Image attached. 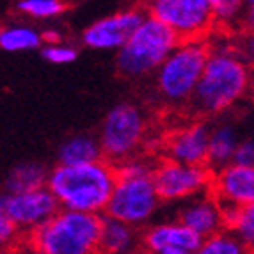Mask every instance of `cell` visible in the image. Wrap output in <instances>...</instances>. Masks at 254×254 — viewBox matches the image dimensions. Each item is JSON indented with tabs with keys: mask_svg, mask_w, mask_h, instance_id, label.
<instances>
[{
	"mask_svg": "<svg viewBox=\"0 0 254 254\" xmlns=\"http://www.w3.org/2000/svg\"><path fill=\"white\" fill-rule=\"evenodd\" d=\"M146 135V119L137 107L121 103L107 114L100 130L103 157L112 164L133 157Z\"/></svg>",
	"mask_w": 254,
	"mask_h": 254,
	"instance_id": "cell-7",
	"label": "cell"
},
{
	"mask_svg": "<svg viewBox=\"0 0 254 254\" xmlns=\"http://www.w3.org/2000/svg\"><path fill=\"white\" fill-rule=\"evenodd\" d=\"M116 173L118 176H144V174L153 173V165L146 158H139L133 155L116 164Z\"/></svg>",
	"mask_w": 254,
	"mask_h": 254,
	"instance_id": "cell-26",
	"label": "cell"
},
{
	"mask_svg": "<svg viewBox=\"0 0 254 254\" xmlns=\"http://www.w3.org/2000/svg\"><path fill=\"white\" fill-rule=\"evenodd\" d=\"M233 50L237 52L249 66H254V34L253 32H247V34L244 36V39L240 41V45L235 47Z\"/></svg>",
	"mask_w": 254,
	"mask_h": 254,
	"instance_id": "cell-29",
	"label": "cell"
},
{
	"mask_svg": "<svg viewBox=\"0 0 254 254\" xmlns=\"http://www.w3.org/2000/svg\"><path fill=\"white\" fill-rule=\"evenodd\" d=\"M233 164L238 165H254V139L238 140L233 155Z\"/></svg>",
	"mask_w": 254,
	"mask_h": 254,
	"instance_id": "cell-27",
	"label": "cell"
},
{
	"mask_svg": "<svg viewBox=\"0 0 254 254\" xmlns=\"http://www.w3.org/2000/svg\"><path fill=\"white\" fill-rule=\"evenodd\" d=\"M151 176L162 201H182L204 194L213 180L212 169L206 164L192 165L173 158L153 165Z\"/></svg>",
	"mask_w": 254,
	"mask_h": 254,
	"instance_id": "cell-8",
	"label": "cell"
},
{
	"mask_svg": "<svg viewBox=\"0 0 254 254\" xmlns=\"http://www.w3.org/2000/svg\"><path fill=\"white\" fill-rule=\"evenodd\" d=\"M100 213L59 208L29 233V247L43 254H91L100 251Z\"/></svg>",
	"mask_w": 254,
	"mask_h": 254,
	"instance_id": "cell-3",
	"label": "cell"
},
{
	"mask_svg": "<svg viewBox=\"0 0 254 254\" xmlns=\"http://www.w3.org/2000/svg\"><path fill=\"white\" fill-rule=\"evenodd\" d=\"M213 20L220 25H233L246 11L244 0H210Z\"/></svg>",
	"mask_w": 254,
	"mask_h": 254,
	"instance_id": "cell-24",
	"label": "cell"
},
{
	"mask_svg": "<svg viewBox=\"0 0 254 254\" xmlns=\"http://www.w3.org/2000/svg\"><path fill=\"white\" fill-rule=\"evenodd\" d=\"M144 16L146 14L137 9H128L96 20L84 30L82 41L93 50H119Z\"/></svg>",
	"mask_w": 254,
	"mask_h": 254,
	"instance_id": "cell-11",
	"label": "cell"
},
{
	"mask_svg": "<svg viewBox=\"0 0 254 254\" xmlns=\"http://www.w3.org/2000/svg\"><path fill=\"white\" fill-rule=\"evenodd\" d=\"M48 173L50 171L39 162H21L7 174L5 189L7 192H25L45 187L48 182Z\"/></svg>",
	"mask_w": 254,
	"mask_h": 254,
	"instance_id": "cell-19",
	"label": "cell"
},
{
	"mask_svg": "<svg viewBox=\"0 0 254 254\" xmlns=\"http://www.w3.org/2000/svg\"><path fill=\"white\" fill-rule=\"evenodd\" d=\"M160 201L151 174L118 176L114 190L107 203L105 215L140 228L153 219L160 206Z\"/></svg>",
	"mask_w": 254,
	"mask_h": 254,
	"instance_id": "cell-6",
	"label": "cell"
},
{
	"mask_svg": "<svg viewBox=\"0 0 254 254\" xmlns=\"http://www.w3.org/2000/svg\"><path fill=\"white\" fill-rule=\"evenodd\" d=\"M228 229L242 242L244 249L254 253V203L238 208L237 219Z\"/></svg>",
	"mask_w": 254,
	"mask_h": 254,
	"instance_id": "cell-21",
	"label": "cell"
},
{
	"mask_svg": "<svg viewBox=\"0 0 254 254\" xmlns=\"http://www.w3.org/2000/svg\"><path fill=\"white\" fill-rule=\"evenodd\" d=\"M151 14L162 20L182 39H203L213 20L210 0H162L151 5Z\"/></svg>",
	"mask_w": 254,
	"mask_h": 254,
	"instance_id": "cell-9",
	"label": "cell"
},
{
	"mask_svg": "<svg viewBox=\"0 0 254 254\" xmlns=\"http://www.w3.org/2000/svg\"><path fill=\"white\" fill-rule=\"evenodd\" d=\"M244 5H246V9L254 7V0H244Z\"/></svg>",
	"mask_w": 254,
	"mask_h": 254,
	"instance_id": "cell-34",
	"label": "cell"
},
{
	"mask_svg": "<svg viewBox=\"0 0 254 254\" xmlns=\"http://www.w3.org/2000/svg\"><path fill=\"white\" fill-rule=\"evenodd\" d=\"M178 43L180 38L169 25L155 14H146L128 41L118 50V69L131 78L157 71Z\"/></svg>",
	"mask_w": 254,
	"mask_h": 254,
	"instance_id": "cell-4",
	"label": "cell"
},
{
	"mask_svg": "<svg viewBox=\"0 0 254 254\" xmlns=\"http://www.w3.org/2000/svg\"><path fill=\"white\" fill-rule=\"evenodd\" d=\"M59 203L47 185L25 192H7L5 217L20 231H34L59 210Z\"/></svg>",
	"mask_w": 254,
	"mask_h": 254,
	"instance_id": "cell-10",
	"label": "cell"
},
{
	"mask_svg": "<svg viewBox=\"0 0 254 254\" xmlns=\"http://www.w3.org/2000/svg\"><path fill=\"white\" fill-rule=\"evenodd\" d=\"M242 23H244L246 32H253L254 34V7L246 9V13L242 16Z\"/></svg>",
	"mask_w": 254,
	"mask_h": 254,
	"instance_id": "cell-30",
	"label": "cell"
},
{
	"mask_svg": "<svg viewBox=\"0 0 254 254\" xmlns=\"http://www.w3.org/2000/svg\"><path fill=\"white\" fill-rule=\"evenodd\" d=\"M210 189L219 203L238 206L254 203V165H238L231 162L215 171Z\"/></svg>",
	"mask_w": 254,
	"mask_h": 254,
	"instance_id": "cell-13",
	"label": "cell"
},
{
	"mask_svg": "<svg viewBox=\"0 0 254 254\" xmlns=\"http://www.w3.org/2000/svg\"><path fill=\"white\" fill-rule=\"evenodd\" d=\"M251 66L233 47L215 48L208 54L197 87L190 102L199 114H219L249 93Z\"/></svg>",
	"mask_w": 254,
	"mask_h": 254,
	"instance_id": "cell-2",
	"label": "cell"
},
{
	"mask_svg": "<svg viewBox=\"0 0 254 254\" xmlns=\"http://www.w3.org/2000/svg\"><path fill=\"white\" fill-rule=\"evenodd\" d=\"M103 158L100 140L91 135H75L69 137L59 149V164H87Z\"/></svg>",
	"mask_w": 254,
	"mask_h": 254,
	"instance_id": "cell-18",
	"label": "cell"
},
{
	"mask_svg": "<svg viewBox=\"0 0 254 254\" xmlns=\"http://www.w3.org/2000/svg\"><path fill=\"white\" fill-rule=\"evenodd\" d=\"M140 246V237L135 226L125 220L105 215L100 231V251L109 254L133 253Z\"/></svg>",
	"mask_w": 254,
	"mask_h": 254,
	"instance_id": "cell-16",
	"label": "cell"
},
{
	"mask_svg": "<svg viewBox=\"0 0 254 254\" xmlns=\"http://www.w3.org/2000/svg\"><path fill=\"white\" fill-rule=\"evenodd\" d=\"M41 36H43V43H45V45H48V43H59L61 41V34L55 29L45 30Z\"/></svg>",
	"mask_w": 254,
	"mask_h": 254,
	"instance_id": "cell-31",
	"label": "cell"
},
{
	"mask_svg": "<svg viewBox=\"0 0 254 254\" xmlns=\"http://www.w3.org/2000/svg\"><path fill=\"white\" fill-rule=\"evenodd\" d=\"M116 180V165L100 158L78 165L59 164L48 173L47 187L61 208L102 213L114 190Z\"/></svg>",
	"mask_w": 254,
	"mask_h": 254,
	"instance_id": "cell-1",
	"label": "cell"
},
{
	"mask_svg": "<svg viewBox=\"0 0 254 254\" xmlns=\"http://www.w3.org/2000/svg\"><path fill=\"white\" fill-rule=\"evenodd\" d=\"M144 2H148L149 5H153V4H157V2H162V0H144Z\"/></svg>",
	"mask_w": 254,
	"mask_h": 254,
	"instance_id": "cell-35",
	"label": "cell"
},
{
	"mask_svg": "<svg viewBox=\"0 0 254 254\" xmlns=\"http://www.w3.org/2000/svg\"><path fill=\"white\" fill-rule=\"evenodd\" d=\"M208 139H210V128L206 125H189L169 137L165 144L167 158L192 165L206 164Z\"/></svg>",
	"mask_w": 254,
	"mask_h": 254,
	"instance_id": "cell-14",
	"label": "cell"
},
{
	"mask_svg": "<svg viewBox=\"0 0 254 254\" xmlns=\"http://www.w3.org/2000/svg\"><path fill=\"white\" fill-rule=\"evenodd\" d=\"M199 253L203 254H240L246 253L242 242L235 237L231 231H217V233L210 235L208 238L203 240Z\"/></svg>",
	"mask_w": 254,
	"mask_h": 254,
	"instance_id": "cell-23",
	"label": "cell"
},
{
	"mask_svg": "<svg viewBox=\"0 0 254 254\" xmlns=\"http://www.w3.org/2000/svg\"><path fill=\"white\" fill-rule=\"evenodd\" d=\"M43 59L48 61L50 64H71L76 59V50L69 45H64L63 41L59 43H48L43 48Z\"/></svg>",
	"mask_w": 254,
	"mask_h": 254,
	"instance_id": "cell-25",
	"label": "cell"
},
{
	"mask_svg": "<svg viewBox=\"0 0 254 254\" xmlns=\"http://www.w3.org/2000/svg\"><path fill=\"white\" fill-rule=\"evenodd\" d=\"M43 36L27 25H11L0 30V48L5 52H29L39 48Z\"/></svg>",
	"mask_w": 254,
	"mask_h": 254,
	"instance_id": "cell-20",
	"label": "cell"
},
{
	"mask_svg": "<svg viewBox=\"0 0 254 254\" xmlns=\"http://www.w3.org/2000/svg\"><path fill=\"white\" fill-rule=\"evenodd\" d=\"M210 48L203 39H182L157 68L155 84L165 102H190L203 75Z\"/></svg>",
	"mask_w": 254,
	"mask_h": 254,
	"instance_id": "cell-5",
	"label": "cell"
},
{
	"mask_svg": "<svg viewBox=\"0 0 254 254\" xmlns=\"http://www.w3.org/2000/svg\"><path fill=\"white\" fill-rule=\"evenodd\" d=\"M237 144H238L237 133L228 125H222V127H217L213 130H210L206 165L213 173L226 167V165H229L233 162Z\"/></svg>",
	"mask_w": 254,
	"mask_h": 254,
	"instance_id": "cell-17",
	"label": "cell"
},
{
	"mask_svg": "<svg viewBox=\"0 0 254 254\" xmlns=\"http://www.w3.org/2000/svg\"><path fill=\"white\" fill-rule=\"evenodd\" d=\"M5 203H7V192H0V215H5Z\"/></svg>",
	"mask_w": 254,
	"mask_h": 254,
	"instance_id": "cell-32",
	"label": "cell"
},
{
	"mask_svg": "<svg viewBox=\"0 0 254 254\" xmlns=\"http://www.w3.org/2000/svg\"><path fill=\"white\" fill-rule=\"evenodd\" d=\"M18 11L34 20H50L64 13V0H18Z\"/></svg>",
	"mask_w": 254,
	"mask_h": 254,
	"instance_id": "cell-22",
	"label": "cell"
},
{
	"mask_svg": "<svg viewBox=\"0 0 254 254\" xmlns=\"http://www.w3.org/2000/svg\"><path fill=\"white\" fill-rule=\"evenodd\" d=\"M140 246L153 254H194L199 253L203 238L183 222H162L144 231Z\"/></svg>",
	"mask_w": 254,
	"mask_h": 254,
	"instance_id": "cell-12",
	"label": "cell"
},
{
	"mask_svg": "<svg viewBox=\"0 0 254 254\" xmlns=\"http://www.w3.org/2000/svg\"><path fill=\"white\" fill-rule=\"evenodd\" d=\"M249 94L253 96V100H254V66H253V69H251V80H249Z\"/></svg>",
	"mask_w": 254,
	"mask_h": 254,
	"instance_id": "cell-33",
	"label": "cell"
},
{
	"mask_svg": "<svg viewBox=\"0 0 254 254\" xmlns=\"http://www.w3.org/2000/svg\"><path fill=\"white\" fill-rule=\"evenodd\" d=\"M180 222L190 228L194 233L201 238H208L210 235L224 229V220L220 212V203L215 195H194L189 199V203L180 210Z\"/></svg>",
	"mask_w": 254,
	"mask_h": 254,
	"instance_id": "cell-15",
	"label": "cell"
},
{
	"mask_svg": "<svg viewBox=\"0 0 254 254\" xmlns=\"http://www.w3.org/2000/svg\"><path fill=\"white\" fill-rule=\"evenodd\" d=\"M20 229L11 222L5 215H0V251L11 247L16 242Z\"/></svg>",
	"mask_w": 254,
	"mask_h": 254,
	"instance_id": "cell-28",
	"label": "cell"
}]
</instances>
